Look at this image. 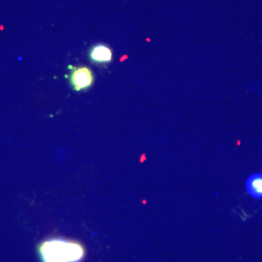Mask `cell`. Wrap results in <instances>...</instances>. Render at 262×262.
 <instances>
[{"mask_svg": "<svg viewBox=\"0 0 262 262\" xmlns=\"http://www.w3.org/2000/svg\"><path fill=\"white\" fill-rule=\"evenodd\" d=\"M42 262H80L85 256V248L79 242L64 238H52L38 247Z\"/></svg>", "mask_w": 262, "mask_h": 262, "instance_id": "cell-1", "label": "cell"}, {"mask_svg": "<svg viewBox=\"0 0 262 262\" xmlns=\"http://www.w3.org/2000/svg\"><path fill=\"white\" fill-rule=\"evenodd\" d=\"M246 189L248 193L255 198L262 197V174H253L246 182Z\"/></svg>", "mask_w": 262, "mask_h": 262, "instance_id": "cell-4", "label": "cell"}, {"mask_svg": "<svg viewBox=\"0 0 262 262\" xmlns=\"http://www.w3.org/2000/svg\"><path fill=\"white\" fill-rule=\"evenodd\" d=\"M69 74V82L76 91L89 89L94 83V74L87 67H72Z\"/></svg>", "mask_w": 262, "mask_h": 262, "instance_id": "cell-2", "label": "cell"}, {"mask_svg": "<svg viewBox=\"0 0 262 262\" xmlns=\"http://www.w3.org/2000/svg\"><path fill=\"white\" fill-rule=\"evenodd\" d=\"M89 57L93 63L106 64L112 60V51L111 48L104 44H98L91 49Z\"/></svg>", "mask_w": 262, "mask_h": 262, "instance_id": "cell-3", "label": "cell"}]
</instances>
